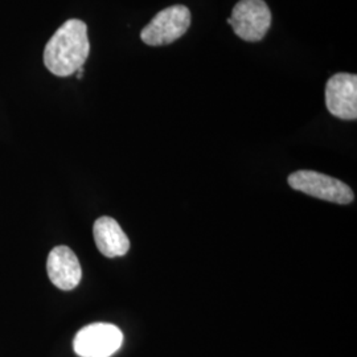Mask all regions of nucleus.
Returning <instances> with one entry per match:
<instances>
[{
	"instance_id": "7",
	"label": "nucleus",
	"mask_w": 357,
	"mask_h": 357,
	"mask_svg": "<svg viewBox=\"0 0 357 357\" xmlns=\"http://www.w3.org/2000/svg\"><path fill=\"white\" fill-rule=\"evenodd\" d=\"M47 271L52 283L64 291L76 289L82 278V270L77 255L64 245L52 249L47 261Z\"/></svg>"
},
{
	"instance_id": "4",
	"label": "nucleus",
	"mask_w": 357,
	"mask_h": 357,
	"mask_svg": "<svg viewBox=\"0 0 357 357\" xmlns=\"http://www.w3.org/2000/svg\"><path fill=\"white\" fill-rule=\"evenodd\" d=\"M228 24L245 41H261L271 24V13L264 0H240L233 8Z\"/></svg>"
},
{
	"instance_id": "5",
	"label": "nucleus",
	"mask_w": 357,
	"mask_h": 357,
	"mask_svg": "<svg viewBox=\"0 0 357 357\" xmlns=\"http://www.w3.org/2000/svg\"><path fill=\"white\" fill-rule=\"evenodd\" d=\"M123 335L109 323H94L78 332L73 348L81 357H110L121 348Z\"/></svg>"
},
{
	"instance_id": "2",
	"label": "nucleus",
	"mask_w": 357,
	"mask_h": 357,
	"mask_svg": "<svg viewBox=\"0 0 357 357\" xmlns=\"http://www.w3.org/2000/svg\"><path fill=\"white\" fill-rule=\"evenodd\" d=\"M289 184L295 191L335 204H351L355 199L352 190L342 180L315 171H296L289 176Z\"/></svg>"
},
{
	"instance_id": "6",
	"label": "nucleus",
	"mask_w": 357,
	"mask_h": 357,
	"mask_svg": "<svg viewBox=\"0 0 357 357\" xmlns=\"http://www.w3.org/2000/svg\"><path fill=\"white\" fill-rule=\"evenodd\" d=\"M326 105L333 116L355 121L357 118V76L336 73L326 86Z\"/></svg>"
},
{
	"instance_id": "8",
	"label": "nucleus",
	"mask_w": 357,
	"mask_h": 357,
	"mask_svg": "<svg viewBox=\"0 0 357 357\" xmlns=\"http://www.w3.org/2000/svg\"><path fill=\"white\" fill-rule=\"evenodd\" d=\"M93 236L98 250L105 257H122L130 249V241L126 233L112 217L103 216L98 218L93 227Z\"/></svg>"
},
{
	"instance_id": "3",
	"label": "nucleus",
	"mask_w": 357,
	"mask_h": 357,
	"mask_svg": "<svg viewBox=\"0 0 357 357\" xmlns=\"http://www.w3.org/2000/svg\"><path fill=\"white\" fill-rule=\"evenodd\" d=\"M191 26V11L185 6H172L156 13L142 29V41L151 47L167 45L185 35Z\"/></svg>"
},
{
	"instance_id": "1",
	"label": "nucleus",
	"mask_w": 357,
	"mask_h": 357,
	"mask_svg": "<svg viewBox=\"0 0 357 357\" xmlns=\"http://www.w3.org/2000/svg\"><path fill=\"white\" fill-rule=\"evenodd\" d=\"M88 26L79 19H70L50 38L44 50V64L57 77L75 75L89 57Z\"/></svg>"
}]
</instances>
